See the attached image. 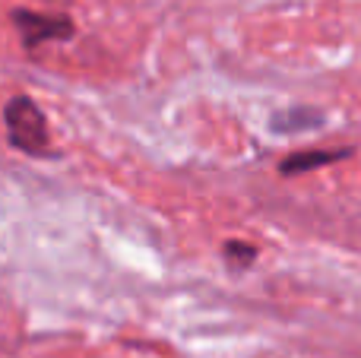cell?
I'll return each mask as SVG.
<instances>
[{
    "mask_svg": "<svg viewBox=\"0 0 361 358\" xmlns=\"http://www.w3.org/2000/svg\"><path fill=\"white\" fill-rule=\"evenodd\" d=\"M320 121H324V114L320 111H311V108H292V111H279L273 114V130L279 133H295V130H311V127H317Z\"/></svg>",
    "mask_w": 361,
    "mask_h": 358,
    "instance_id": "obj_4",
    "label": "cell"
},
{
    "mask_svg": "<svg viewBox=\"0 0 361 358\" xmlns=\"http://www.w3.org/2000/svg\"><path fill=\"white\" fill-rule=\"evenodd\" d=\"M225 254H228L231 264L247 266V264H254V254L257 251L250 245H241V241H228V245H225Z\"/></svg>",
    "mask_w": 361,
    "mask_h": 358,
    "instance_id": "obj_5",
    "label": "cell"
},
{
    "mask_svg": "<svg viewBox=\"0 0 361 358\" xmlns=\"http://www.w3.org/2000/svg\"><path fill=\"white\" fill-rule=\"evenodd\" d=\"M4 121L10 130V143L19 146L29 156H44L48 152V121L38 111V105L29 95H16L6 101Z\"/></svg>",
    "mask_w": 361,
    "mask_h": 358,
    "instance_id": "obj_1",
    "label": "cell"
},
{
    "mask_svg": "<svg viewBox=\"0 0 361 358\" xmlns=\"http://www.w3.org/2000/svg\"><path fill=\"white\" fill-rule=\"evenodd\" d=\"M13 23H16L25 48H38L42 42H61V38L73 35V19L70 16H54V13L16 10L13 13Z\"/></svg>",
    "mask_w": 361,
    "mask_h": 358,
    "instance_id": "obj_2",
    "label": "cell"
},
{
    "mask_svg": "<svg viewBox=\"0 0 361 358\" xmlns=\"http://www.w3.org/2000/svg\"><path fill=\"white\" fill-rule=\"evenodd\" d=\"M349 156H352L349 149H307V152H292L288 159H282L279 171H282V175H305V171L324 168V165H333V162H343V159H349Z\"/></svg>",
    "mask_w": 361,
    "mask_h": 358,
    "instance_id": "obj_3",
    "label": "cell"
}]
</instances>
